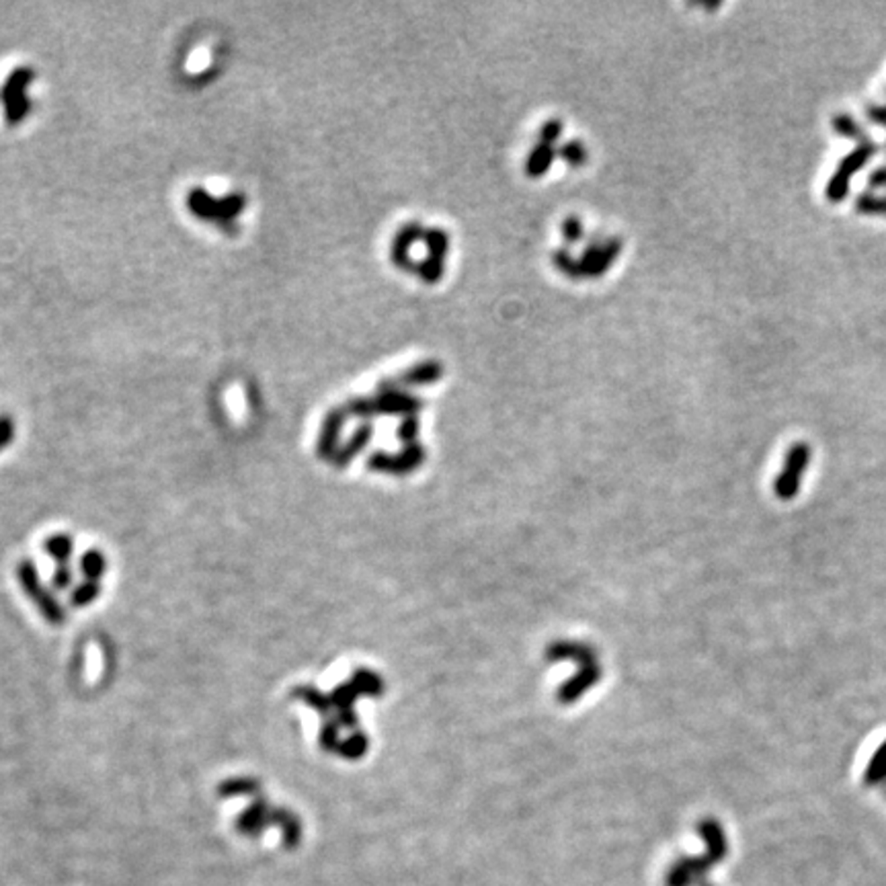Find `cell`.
Instances as JSON below:
<instances>
[{
  "label": "cell",
  "mask_w": 886,
  "mask_h": 886,
  "mask_svg": "<svg viewBox=\"0 0 886 886\" xmlns=\"http://www.w3.org/2000/svg\"><path fill=\"white\" fill-rule=\"evenodd\" d=\"M552 263H554L558 271L566 275L569 279L577 281V279L583 278V269H580L579 259L572 255L569 249H556L554 253H552Z\"/></svg>",
  "instance_id": "cell-15"
},
{
  "label": "cell",
  "mask_w": 886,
  "mask_h": 886,
  "mask_svg": "<svg viewBox=\"0 0 886 886\" xmlns=\"http://www.w3.org/2000/svg\"><path fill=\"white\" fill-rule=\"evenodd\" d=\"M698 831L706 841V854L702 858H681L675 862L667 874V886H692L706 876L714 864L726 858L729 846H726L724 829L716 819H704Z\"/></svg>",
  "instance_id": "cell-1"
},
{
  "label": "cell",
  "mask_w": 886,
  "mask_h": 886,
  "mask_svg": "<svg viewBox=\"0 0 886 886\" xmlns=\"http://www.w3.org/2000/svg\"><path fill=\"white\" fill-rule=\"evenodd\" d=\"M97 587H94L93 583L89 585H84V587H78V591L75 593V604H89L91 599H94V595H97Z\"/></svg>",
  "instance_id": "cell-26"
},
{
  "label": "cell",
  "mask_w": 886,
  "mask_h": 886,
  "mask_svg": "<svg viewBox=\"0 0 886 886\" xmlns=\"http://www.w3.org/2000/svg\"><path fill=\"white\" fill-rule=\"evenodd\" d=\"M423 243L427 246V255L433 257V259H441V261L447 259L449 246H452V241H449L447 230H443L439 226L427 228L425 230Z\"/></svg>",
  "instance_id": "cell-12"
},
{
  "label": "cell",
  "mask_w": 886,
  "mask_h": 886,
  "mask_svg": "<svg viewBox=\"0 0 886 886\" xmlns=\"http://www.w3.org/2000/svg\"><path fill=\"white\" fill-rule=\"evenodd\" d=\"M854 208L864 216H882L886 217V198L874 193H860L854 201Z\"/></svg>",
  "instance_id": "cell-19"
},
{
  "label": "cell",
  "mask_w": 886,
  "mask_h": 886,
  "mask_svg": "<svg viewBox=\"0 0 886 886\" xmlns=\"http://www.w3.org/2000/svg\"><path fill=\"white\" fill-rule=\"evenodd\" d=\"M366 749V737H353L351 743H347L343 747V753H347V758H359V755Z\"/></svg>",
  "instance_id": "cell-27"
},
{
  "label": "cell",
  "mask_w": 886,
  "mask_h": 886,
  "mask_svg": "<svg viewBox=\"0 0 886 886\" xmlns=\"http://www.w3.org/2000/svg\"><path fill=\"white\" fill-rule=\"evenodd\" d=\"M706 886H710V884H706Z\"/></svg>",
  "instance_id": "cell-32"
},
{
  "label": "cell",
  "mask_w": 886,
  "mask_h": 886,
  "mask_svg": "<svg viewBox=\"0 0 886 886\" xmlns=\"http://www.w3.org/2000/svg\"><path fill=\"white\" fill-rule=\"evenodd\" d=\"M417 275L421 278V281L427 283V286H435V283H439L443 279V275H446V261L427 255L417 263Z\"/></svg>",
  "instance_id": "cell-16"
},
{
  "label": "cell",
  "mask_w": 886,
  "mask_h": 886,
  "mask_svg": "<svg viewBox=\"0 0 886 886\" xmlns=\"http://www.w3.org/2000/svg\"><path fill=\"white\" fill-rule=\"evenodd\" d=\"M46 550L49 554H54L58 561H66L68 554L72 552V540L68 536H56L52 540H48Z\"/></svg>",
  "instance_id": "cell-23"
},
{
  "label": "cell",
  "mask_w": 886,
  "mask_h": 886,
  "mask_svg": "<svg viewBox=\"0 0 886 886\" xmlns=\"http://www.w3.org/2000/svg\"><path fill=\"white\" fill-rule=\"evenodd\" d=\"M425 447L421 443H411V446H404L401 454H374L369 457L368 466L372 470H382V472H394V474H406V472L417 470L421 464L425 462Z\"/></svg>",
  "instance_id": "cell-6"
},
{
  "label": "cell",
  "mask_w": 886,
  "mask_h": 886,
  "mask_svg": "<svg viewBox=\"0 0 886 886\" xmlns=\"http://www.w3.org/2000/svg\"><path fill=\"white\" fill-rule=\"evenodd\" d=\"M556 155H558V152L554 148H552V146H544V144H536V146L532 150H529V155H527L526 175L532 177V179H537V177L546 175V173L552 169V164H554Z\"/></svg>",
  "instance_id": "cell-9"
},
{
  "label": "cell",
  "mask_w": 886,
  "mask_h": 886,
  "mask_svg": "<svg viewBox=\"0 0 886 886\" xmlns=\"http://www.w3.org/2000/svg\"><path fill=\"white\" fill-rule=\"evenodd\" d=\"M876 152H878V144L873 140L866 144H858V148H854L847 156L841 158V163L831 175L829 183H827L825 189L827 199L831 203L844 201L849 193V183H852L854 175L864 169V164H868V161L876 155Z\"/></svg>",
  "instance_id": "cell-2"
},
{
  "label": "cell",
  "mask_w": 886,
  "mask_h": 886,
  "mask_svg": "<svg viewBox=\"0 0 886 886\" xmlns=\"http://www.w3.org/2000/svg\"><path fill=\"white\" fill-rule=\"evenodd\" d=\"M70 580H72L70 571H68V569H60V571L56 572L54 585H56V587H66V585H70Z\"/></svg>",
  "instance_id": "cell-30"
},
{
  "label": "cell",
  "mask_w": 886,
  "mask_h": 886,
  "mask_svg": "<svg viewBox=\"0 0 886 886\" xmlns=\"http://www.w3.org/2000/svg\"><path fill=\"white\" fill-rule=\"evenodd\" d=\"M809 462H811L809 443H804V441L794 443V446L788 449L786 462H784V468L780 472L778 481H775V484H774L775 495L784 501L794 499L798 489H801V478L806 472V468H809Z\"/></svg>",
  "instance_id": "cell-4"
},
{
  "label": "cell",
  "mask_w": 886,
  "mask_h": 886,
  "mask_svg": "<svg viewBox=\"0 0 886 886\" xmlns=\"http://www.w3.org/2000/svg\"><path fill=\"white\" fill-rule=\"evenodd\" d=\"M417 438H419V419L404 417L401 427H398V439L404 441V446H411V443H417Z\"/></svg>",
  "instance_id": "cell-25"
},
{
  "label": "cell",
  "mask_w": 886,
  "mask_h": 886,
  "mask_svg": "<svg viewBox=\"0 0 886 886\" xmlns=\"http://www.w3.org/2000/svg\"><path fill=\"white\" fill-rule=\"evenodd\" d=\"M868 183H870V187L886 189V166H878V169H874L873 173H870Z\"/></svg>",
  "instance_id": "cell-29"
},
{
  "label": "cell",
  "mask_w": 886,
  "mask_h": 886,
  "mask_svg": "<svg viewBox=\"0 0 886 886\" xmlns=\"http://www.w3.org/2000/svg\"><path fill=\"white\" fill-rule=\"evenodd\" d=\"M564 132V123L561 120H548L537 132V144H544V146H552L561 140Z\"/></svg>",
  "instance_id": "cell-22"
},
{
  "label": "cell",
  "mask_w": 886,
  "mask_h": 886,
  "mask_svg": "<svg viewBox=\"0 0 886 886\" xmlns=\"http://www.w3.org/2000/svg\"><path fill=\"white\" fill-rule=\"evenodd\" d=\"M83 571L89 575L91 579H99L101 575H103V569H105V561H103V554H99V552H89L83 558Z\"/></svg>",
  "instance_id": "cell-24"
},
{
  "label": "cell",
  "mask_w": 886,
  "mask_h": 886,
  "mask_svg": "<svg viewBox=\"0 0 886 886\" xmlns=\"http://www.w3.org/2000/svg\"><path fill=\"white\" fill-rule=\"evenodd\" d=\"M599 678H601L599 665L598 663L587 665V667H583V669H580L577 678L566 681V684L561 687V694H558V698H561V702H564V704L577 700V698H580V694H583L587 687L598 684Z\"/></svg>",
  "instance_id": "cell-8"
},
{
  "label": "cell",
  "mask_w": 886,
  "mask_h": 886,
  "mask_svg": "<svg viewBox=\"0 0 886 886\" xmlns=\"http://www.w3.org/2000/svg\"><path fill=\"white\" fill-rule=\"evenodd\" d=\"M425 230L427 228L421 222H406V224H403L401 228L396 230L394 238H392V244L404 246V249H411L412 251V246H415L419 241H423V238H425Z\"/></svg>",
  "instance_id": "cell-17"
},
{
  "label": "cell",
  "mask_w": 886,
  "mask_h": 886,
  "mask_svg": "<svg viewBox=\"0 0 886 886\" xmlns=\"http://www.w3.org/2000/svg\"><path fill=\"white\" fill-rule=\"evenodd\" d=\"M558 156L563 158V161L571 166V169H580V166H585L587 161H589V150H587V146L580 140H569V142H564L561 144V148H558Z\"/></svg>",
  "instance_id": "cell-14"
},
{
  "label": "cell",
  "mask_w": 886,
  "mask_h": 886,
  "mask_svg": "<svg viewBox=\"0 0 886 886\" xmlns=\"http://www.w3.org/2000/svg\"><path fill=\"white\" fill-rule=\"evenodd\" d=\"M377 415H403V417H417V412L423 409L425 401L412 394L411 390H403L392 386L386 377L380 386H377L376 396Z\"/></svg>",
  "instance_id": "cell-5"
},
{
  "label": "cell",
  "mask_w": 886,
  "mask_h": 886,
  "mask_svg": "<svg viewBox=\"0 0 886 886\" xmlns=\"http://www.w3.org/2000/svg\"><path fill=\"white\" fill-rule=\"evenodd\" d=\"M866 115H868L870 121H874V123H878V126L886 128V107L884 105H870L866 109Z\"/></svg>",
  "instance_id": "cell-28"
},
{
  "label": "cell",
  "mask_w": 886,
  "mask_h": 886,
  "mask_svg": "<svg viewBox=\"0 0 886 886\" xmlns=\"http://www.w3.org/2000/svg\"><path fill=\"white\" fill-rule=\"evenodd\" d=\"M864 780H866V784H873V786L874 784H881L882 780H886V740L876 749L873 761H870L868 767H866V775H864Z\"/></svg>",
  "instance_id": "cell-20"
},
{
  "label": "cell",
  "mask_w": 886,
  "mask_h": 886,
  "mask_svg": "<svg viewBox=\"0 0 886 886\" xmlns=\"http://www.w3.org/2000/svg\"><path fill=\"white\" fill-rule=\"evenodd\" d=\"M443 374H446V368L438 359H425L419 361L415 366H411L409 369H404L403 374L388 377L392 386L409 390V388H421V386H431V384H438Z\"/></svg>",
  "instance_id": "cell-7"
},
{
  "label": "cell",
  "mask_w": 886,
  "mask_h": 886,
  "mask_svg": "<svg viewBox=\"0 0 886 886\" xmlns=\"http://www.w3.org/2000/svg\"><path fill=\"white\" fill-rule=\"evenodd\" d=\"M622 249L624 243L618 236H601V235L589 236V241H587L585 249L579 257L580 269H583V278L598 279L601 275H606L609 269H612L614 261L620 257Z\"/></svg>",
  "instance_id": "cell-3"
},
{
  "label": "cell",
  "mask_w": 886,
  "mask_h": 886,
  "mask_svg": "<svg viewBox=\"0 0 886 886\" xmlns=\"http://www.w3.org/2000/svg\"><path fill=\"white\" fill-rule=\"evenodd\" d=\"M561 235L564 238V243L566 244H579L580 241L585 238V226H583V222H580V217L579 216H569V217H564V222H563V226H561Z\"/></svg>",
  "instance_id": "cell-21"
},
{
  "label": "cell",
  "mask_w": 886,
  "mask_h": 886,
  "mask_svg": "<svg viewBox=\"0 0 886 886\" xmlns=\"http://www.w3.org/2000/svg\"><path fill=\"white\" fill-rule=\"evenodd\" d=\"M696 6H702V9H708V11H716V9H721V3H700Z\"/></svg>",
  "instance_id": "cell-31"
},
{
  "label": "cell",
  "mask_w": 886,
  "mask_h": 886,
  "mask_svg": "<svg viewBox=\"0 0 886 886\" xmlns=\"http://www.w3.org/2000/svg\"><path fill=\"white\" fill-rule=\"evenodd\" d=\"M831 126L835 129V134L844 136V137H847V140H854L858 144L873 142L868 137V134L864 132V128L860 126V123L855 121L849 113H835L833 120H831Z\"/></svg>",
  "instance_id": "cell-11"
},
{
  "label": "cell",
  "mask_w": 886,
  "mask_h": 886,
  "mask_svg": "<svg viewBox=\"0 0 886 886\" xmlns=\"http://www.w3.org/2000/svg\"><path fill=\"white\" fill-rule=\"evenodd\" d=\"M548 659H550V660H556V659H571V660H577V663H579L580 667H585V665H591V663H595V652L589 649V646H585V644L556 642V644H552V646H550V651H548Z\"/></svg>",
  "instance_id": "cell-10"
},
{
  "label": "cell",
  "mask_w": 886,
  "mask_h": 886,
  "mask_svg": "<svg viewBox=\"0 0 886 886\" xmlns=\"http://www.w3.org/2000/svg\"><path fill=\"white\" fill-rule=\"evenodd\" d=\"M369 438H372V425H368V423L361 425L359 430L355 431L351 441L347 443V446L343 447V452H341L337 456V464H339V466H343V464L350 462L355 454L361 452V449L366 447V443L369 441Z\"/></svg>",
  "instance_id": "cell-18"
},
{
  "label": "cell",
  "mask_w": 886,
  "mask_h": 886,
  "mask_svg": "<svg viewBox=\"0 0 886 886\" xmlns=\"http://www.w3.org/2000/svg\"><path fill=\"white\" fill-rule=\"evenodd\" d=\"M343 421H345V412L343 411H332L331 415L326 417L324 431H323V438H321V452L324 456L331 454L332 449H335L337 439H339V433H341V427H343Z\"/></svg>",
  "instance_id": "cell-13"
}]
</instances>
